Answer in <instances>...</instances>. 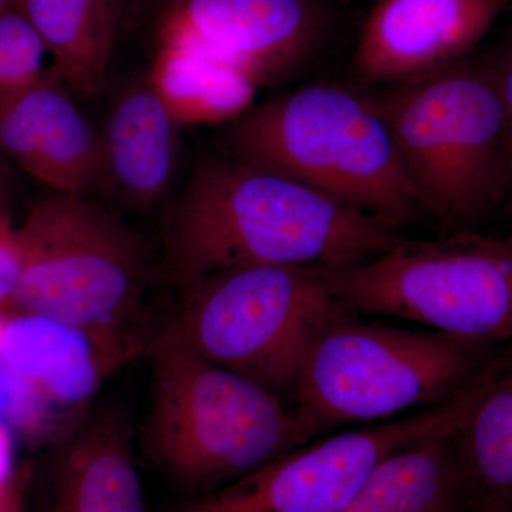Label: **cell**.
Segmentation results:
<instances>
[{
	"label": "cell",
	"instance_id": "obj_1",
	"mask_svg": "<svg viewBox=\"0 0 512 512\" xmlns=\"http://www.w3.org/2000/svg\"><path fill=\"white\" fill-rule=\"evenodd\" d=\"M402 238L393 225L292 178L212 154L195 164L175 204L168 265L183 288L238 266L338 271L375 258Z\"/></svg>",
	"mask_w": 512,
	"mask_h": 512
},
{
	"label": "cell",
	"instance_id": "obj_2",
	"mask_svg": "<svg viewBox=\"0 0 512 512\" xmlns=\"http://www.w3.org/2000/svg\"><path fill=\"white\" fill-rule=\"evenodd\" d=\"M150 352L147 453L180 487L210 493L312 439L274 393L200 355L177 319L158 332Z\"/></svg>",
	"mask_w": 512,
	"mask_h": 512
},
{
	"label": "cell",
	"instance_id": "obj_3",
	"mask_svg": "<svg viewBox=\"0 0 512 512\" xmlns=\"http://www.w3.org/2000/svg\"><path fill=\"white\" fill-rule=\"evenodd\" d=\"M228 156L285 175L399 229L424 215L376 97L313 83L225 124Z\"/></svg>",
	"mask_w": 512,
	"mask_h": 512
},
{
	"label": "cell",
	"instance_id": "obj_4",
	"mask_svg": "<svg viewBox=\"0 0 512 512\" xmlns=\"http://www.w3.org/2000/svg\"><path fill=\"white\" fill-rule=\"evenodd\" d=\"M512 348L389 325L346 309L312 343L295 412L312 436L430 409L480 383Z\"/></svg>",
	"mask_w": 512,
	"mask_h": 512
},
{
	"label": "cell",
	"instance_id": "obj_5",
	"mask_svg": "<svg viewBox=\"0 0 512 512\" xmlns=\"http://www.w3.org/2000/svg\"><path fill=\"white\" fill-rule=\"evenodd\" d=\"M376 100L424 215L466 231L507 184L495 70L454 63Z\"/></svg>",
	"mask_w": 512,
	"mask_h": 512
},
{
	"label": "cell",
	"instance_id": "obj_6",
	"mask_svg": "<svg viewBox=\"0 0 512 512\" xmlns=\"http://www.w3.org/2000/svg\"><path fill=\"white\" fill-rule=\"evenodd\" d=\"M177 322L200 355L251 380L295 410L306 353L345 312L323 272L238 266L184 286Z\"/></svg>",
	"mask_w": 512,
	"mask_h": 512
},
{
	"label": "cell",
	"instance_id": "obj_7",
	"mask_svg": "<svg viewBox=\"0 0 512 512\" xmlns=\"http://www.w3.org/2000/svg\"><path fill=\"white\" fill-rule=\"evenodd\" d=\"M322 272L333 296L359 315L512 348V234L402 238L362 264Z\"/></svg>",
	"mask_w": 512,
	"mask_h": 512
},
{
	"label": "cell",
	"instance_id": "obj_8",
	"mask_svg": "<svg viewBox=\"0 0 512 512\" xmlns=\"http://www.w3.org/2000/svg\"><path fill=\"white\" fill-rule=\"evenodd\" d=\"M15 303L32 315L101 332H133L147 284L134 229L90 197L50 192L18 232Z\"/></svg>",
	"mask_w": 512,
	"mask_h": 512
},
{
	"label": "cell",
	"instance_id": "obj_9",
	"mask_svg": "<svg viewBox=\"0 0 512 512\" xmlns=\"http://www.w3.org/2000/svg\"><path fill=\"white\" fill-rule=\"evenodd\" d=\"M484 383L439 406L303 444L175 512H339L383 458L417 441L456 433Z\"/></svg>",
	"mask_w": 512,
	"mask_h": 512
},
{
	"label": "cell",
	"instance_id": "obj_10",
	"mask_svg": "<svg viewBox=\"0 0 512 512\" xmlns=\"http://www.w3.org/2000/svg\"><path fill=\"white\" fill-rule=\"evenodd\" d=\"M313 29L308 0H177L161 45L227 64L261 87L298 66Z\"/></svg>",
	"mask_w": 512,
	"mask_h": 512
},
{
	"label": "cell",
	"instance_id": "obj_11",
	"mask_svg": "<svg viewBox=\"0 0 512 512\" xmlns=\"http://www.w3.org/2000/svg\"><path fill=\"white\" fill-rule=\"evenodd\" d=\"M510 0H376L360 30L355 72L400 84L457 63Z\"/></svg>",
	"mask_w": 512,
	"mask_h": 512
},
{
	"label": "cell",
	"instance_id": "obj_12",
	"mask_svg": "<svg viewBox=\"0 0 512 512\" xmlns=\"http://www.w3.org/2000/svg\"><path fill=\"white\" fill-rule=\"evenodd\" d=\"M0 151L57 194L107 190L101 136L53 74L0 101Z\"/></svg>",
	"mask_w": 512,
	"mask_h": 512
},
{
	"label": "cell",
	"instance_id": "obj_13",
	"mask_svg": "<svg viewBox=\"0 0 512 512\" xmlns=\"http://www.w3.org/2000/svg\"><path fill=\"white\" fill-rule=\"evenodd\" d=\"M141 350L134 332H101L23 316L3 329L0 359L43 399L82 407L101 383Z\"/></svg>",
	"mask_w": 512,
	"mask_h": 512
},
{
	"label": "cell",
	"instance_id": "obj_14",
	"mask_svg": "<svg viewBox=\"0 0 512 512\" xmlns=\"http://www.w3.org/2000/svg\"><path fill=\"white\" fill-rule=\"evenodd\" d=\"M180 128L147 80L128 87L101 134L107 190L141 210L163 200L173 183Z\"/></svg>",
	"mask_w": 512,
	"mask_h": 512
},
{
	"label": "cell",
	"instance_id": "obj_15",
	"mask_svg": "<svg viewBox=\"0 0 512 512\" xmlns=\"http://www.w3.org/2000/svg\"><path fill=\"white\" fill-rule=\"evenodd\" d=\"M52 512H146L123 410L80 421L57 466Z\"/></svg>",
	"mask_w": 512,
	"mask_h": 512
},
{
	"label": "cell",
	"instance_id": "obj_16",
	"mask_svg": "<svg viewBox=\"0 0 512 512\" xmlns=\"http://www.w3.org/2000/svg\"><path fill=\"white\" fill-rule=\"evenodd\" d=\"M120 0H15L50 57V70L76 97L96 96L109 76Z\"/></svg>",
	"mask_w": 512,
	"mask_h": 512
},
{
	"label": "cell",
	"instance_id": "obj_17",
	"mask_svg": "<svg viewBox=\"0 0 512 512\" xmlns=\"http://www.w3.org/2000/svg\"><path fill=\"white\" fill-rule=\"evenodd\" d=\"M456 433L417 441L383 458L339 512H461L467 490Z\"/></svg>",
	"mask_w": 512,
	"mask_h": 512
},
{
	"label": "cell",
	"instance_id": "obj_18",
	"mask_svg": "<svg viewBox=\"0 0 512 512\" xmlns=\"http://www.w3.org/2000/svg\"><path fill=\"white\" fill-rule=\"evenodd\" d=\"M147 82L180 127L228 124L255 104L258 84L227 64L161 45Z\"/></svg>",
	"mask_w": 512,
	"mask_h": 512
},
{
	"label": "cell",
	"instance_id": "obj_19",
	"mask_svg": "<svg viewBox=\"0 0 512 512\" xmlns=\"http://www.w3.org/2000/svg\"><path fill=\"white\" fill-rule=\"evenodd\" d=\"M467 495L512 507V349L488 376L456 433Z\"/></svg>",
	"mask_w": 512,
	"mask_h": 512
},
{
	"label": "cell",
	"instance_id": "obj_20",
	"mask_svg": "<svg viewBox=\"0 0 512 512\" xmlns=\"http://www.w3.org/2000/svg\"><path fill=\"white\" fill-rule=\"evenodd\" d=\"M45 43L28 19L10 8L0 12V101L52 74Z\"/></svg>",
	"mask_w": 512,
	"mask_h": 512
},
{
	"label": "cell",
	"instance_id": "obj_21",
	"mask_svg": "<svg viewBox=\"0 0 512 512\" xmlns=\"http://www.w3.org/2000/svg\"><path fill=\"white\" fill-rule=\"evenodd\" d=\"M43 397L0 359V423L28 424L42 410Z\"/></svg>",
	"mask_w": 512,
	"mask_h": 512
},
{
	"label": "cell",
	"instance_id": "obj_22",
	"mask_svg": "<svg viewBox=\"0 0 512 512\" xmlns=\"http://www.w3.org/2000/svg\"><path fill=\"white\" fill-rule=\"evenodd\" d=\"M22 275V252L18 234L10 231L8 221L0 217V302L12 299Z\"/></svg>",
	"mask_w": 512,
	"mask_h": 512
},
{
	"label": "cell",
	"instance_id": "obj_23",
	"mask_svg": "<svg viewBox=\"0 0 512 512\" xmlns=\"http://www.w3.org/2000/svg\"><path fill=\"white\" fill-rule=\"evenodd\" d=\"M495 70L498 92L504 113L505 127V165H507V184L512 190V46L504 62Z\"/></svg>",
	"mask_w": 512,
	"mask_h": 512
},
{
	"label": "cell",
	"instance_id": "obj_24",
	"mask_svg": "<svg viewBox=\"0 0 512 512\" xmlns=\"http://www.w3.org/2000/svg\"><path fill=\"white\" fill-rule=\"evenodd\" d=\"M0 512H20L18 493L10 474L0 480Z\"/></svg>",
	"mask_w": 512,
	"mask_h": 512
},
{
	"label": "cell",
	"instance_id": "obj_25",
	"mask_svg": "<svg viewBox=\"0 0 512 512\" xmlns=\"http://www.w3.org/2000/svg\"><path fill=\"white\" fill-rule=\"evenodd\" d=\"M8 474V447H6L5 437L0 433V480Z\"/></svg>",
	"mask_w": 512,
	"mask_h": 512
},
{
	"label": "cell",
	"instance_id": "obj_26",
	"mask_svg": "<svg viewBox=\"0 0 512 512\" xmlns=\"http://www.w3.org/2000/svg\"><path fill=\"white\" fill-rule=\"evenodd\" d=\"M473 512H512V507H505V505L484 504L477 505L476 510Z\"/></svg>",
	"mask_w": 512,
	"mask_h": 512
},
{
	"label": "cell",
	"instance_id": "obj_27",
	"mask_svg": "<svg viewBox=\"0 0 512 512\" xmlns=\"http://www.w3.org/2000/svg\"><path fill=\"white\" fill-rule=\"evenodd\" d=\"M13 3H15V0H0V12L13 8Z\"/></svg>",
	"mask_w": 512,
	"mask_h": 512
},
{
	"label": "cell",
	"instance_id": "obj_28",
	"mask_svg": "<svg viewBox=\"0 0 512 512\" xmlns=\"http://www.w3.org/2000/svg\"><path fill=\"white\" fill-rule=\"evenodd\" d=\"M2 333H3V328H2V326H0V340H2Z\"/></svg>",
	"mask_w": 512,
	"mask_h": 512
},
{
	"label": "cell",
	"instance_id": "obj_29",
	"mask_svg": "<svg viewBox=\"0 0 512 512\" xmlns=\"http://www.w3.org/2000/svg\"><path fill=\"white\" fill-rule=\"evenodd\" d=\"M0 217H5V215L2 214V210H0Z\"/></svg>",
	"mask_w": 512,
	"mask_h": 512
}]
</instances>
